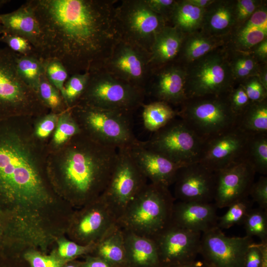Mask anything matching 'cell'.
<instances>
[{
    "label": "cell",
    "mask_w": 267,
    "mask_h": 267,
    "mask_svg": "<svg viewBox=\"0 0 267 267\" xmlns=\"http://www.w3.org/2000/svg\"><path fill=\"white\" fill-rule=\"evenodd\" d=\"M39 25L38 54L69 76L102 69L122 39L111 0H28Z\"/></svg>",
    "instance_id": "obj_1"
},
{
    "label": "cell",
    "mask_w": 267,
    "mask_h": 267,
    "mask_svg": "<svg viewBox=\"0 0 267 267\" xmlns=\"http://www.w3.org/2000/svg\"><path fill=\"white\" fill-rule=\"evenodd\" d=\"M117 155L118 149L101 144L82 132L67 143L62 155V172L77 199L92 201L102 195Z\"/></svg>",
    "instance_id": "obj_2"
},
{
    "label": "cell",
    "mask_w": 267,
    "mask_h": 267,
    "mask_svg": "<svg viewBox=\"0 0 267 267\" xmlns=\"http://www.w3.org/2000/svg\"><path fill=\"white\" fill-rule=\"evenodd\" d=\"M37 162L21 135L9 125L0 124V199L29 204L45 200L47 192Z\"/></svg>",
    "instance_id": "obj_3"
},
{
    "label": "cell",
    "mask_w": 267,
    "mask_h": 267,
    "mask_svg": "<svg viewBox=\"0 0 267 267\" xmlns=\"http://www.w3.org/2000/svg\"><path fill=\"white\" fill-rule=\"evenodd\" d=\"M175 200L169 187L148 182L120 215L117 225L152 238L171 223Z\"/></svg>",
    "instance_id": "obj_4"
},
{
    "label": "cell",
    "mask_w": 267,
    "mask_h": 267,
    "mask_svg": "<svg viewBox=\"0 0 267 267\" xmlns=\"http://www.w3.org/2000/svg\"><path fill=\"white\" fill-rule=\"evenodd\" d=\"M70 109L82 132L101 144L119 149L137 140L132 128L131 113L82 104Z\"/></svg>",
    "instance_id": "obj_5"
},
{
    "label": "cell",
    "mask_w": 267,
    "mask_h": 267,
    "mask_svg": "<svg viewBox=\"0 0 267 267\" xmlns=\"http://www.w3.org/2000/svg\"><path fill=\"white\" fill-rule=\"evenodd\" d=\"M16 53L0 48V122L21 115L41 114L47 108L37 91L20 77Z\"/></svg>",
    "instance_id": "obj_6"
},
{
    "label": "cell",
    "mask_w": 267,
    "mask_h": 267,
    "mask_svg": "<svg viewBox=\"0 0 267 267\" xmlns=\"http://www.w3.org/2000/svg\"><path fill=\"white\" fill-rule=\"evenodd\" d=\"M181 106L177 116L205 142L237 126L227 94L187 99Z\"/></svg>",
    "instance_id": "obj_7"
},
{
    "label": "cell",
    "mask_w": 267,
    "mask_h": 267,
    "mask_svg": "<svg viewBox=\"0 0 267 267\" xmlns=\"http://www.w3.org/2000/svg\"><path fill=\"white\" fill-rule=\"evenodd\" d=\"M89 73L86 89L76 104L129 113L143 105L144 88L119 80L103 68Z\"/></svg>",
    "instance_id": "obj_8"
},
{
    "label": "cell",
    "mask_w": 267,
    "mask_h": 267,
    "mask_svg": "<svg viewBox=\"0 0 267 267\" xmlns=\"http://www.w3.org/2000/svg\"><path fill=\"white\" fill-rule=\"evenodd\" d=\"M185 68L187 99L225 95L234 81L225 54L217 49L190 63Z\"/></svg>",
    "instance_id": "obj_9"
},
{
    "label": "cell",
    "mask_w": 267,
    "mask_h": 267,
    "mask_svg": "<svg viewBox=\"0 0 267 267\" xmlns=\"http://www.w3.org/2000/svg\"><path fill=\"white\" fill-rule=\"evenodd\" d=\"M177 117L153 132L149 139L140 141L141 144L182 165L199 162L205 142Z\"/></svg>",
    "instance_id": "obj_10"
},
{
    "label": "cell",
    "mask_w": 267,
    "mask_h": 267,
    "mask_svg": "<svg viewBox=\"0 0 267 267\" xmlns=\"http://www.w3.org/2000/svg\"><path fill=\"white\" fill-rule=\"evenodd\" d=\"M116 14L122 39L150 53L156 36L166 26L165 19L144 0H122Z\"/></svg>",
    "instance_id": "obj_11"
},
{
    "label": "cell",
    "mask_w": 267,
    "mask_h": 267,
    "mask_svg": "<svg viewBox=\"0 0 267 267\" xmlns=\"http://www.w3.org/2000/svg\"><path fill=\"white\" fill-rule=\"evenodd\" d=\"M128 147L118 149L115 166L101 195L114 209L119 218L148 182L132 157Z\"/></svg>",
    "instance_id": "obj_12"
},
{
    "label": "cell",
    "mask_w": 267,
    "mask_h": 267,
    "mask_svg": "<svg viewBox=\"0 0 267 267\" xmlns=\"http://www.w3.org/2000/svg\"><path fill=\"white\" fill-rule=\"evenodd\" d=\"M252 237H229L218 227L202 233L199 254L210 267H244Z\"/></svg>",
    "instance_id": "obj_13"
},
{
    "label": "cell",
    "mask_w": 267,
    "mask_h": 267,
    "mask_svg": "<svg viewBox=\"0 0 267 267\" xmlns=\"http://www.w3.org/2000/svg\"><path fill=\"white\" fill-rule=\"evenodd\" d=\"M201 235L171 223L152 238L157 248L161 267L196 260L199 254Z\"/></svg>",
    "instance_id": "obj_14"
},
{
    "label": "cell",
    "mask_w": 267,
    "mask_h": 267,
    "mask_svg": "<svg viewBox=\"0 0 267 267\" xmlns=\"http://www.w3.org/2000/svg\"><path fill=\"white\" fill-rule=\"evenodd\" d=\"M252 135L236 126L206 141L199 162L217 172L232 164L247 160Z\"/></svg>",
    "instance_id": "obj_15"
},
{
    "label": "cell",
    "mask_w": 267,
    "mask_h": 267,
    "mask_svg": "<svg viewBox=\"0 0 267 267\" xmlns=\"http://www.w3.org/2000/svg\"><path fill=\"white\" fill-rule=\"evenodd\" d=\"M149 65V53L121 39L102 68L119 80L143 88Z\"/></svg>",
    "instance_id": "obj_16"
},
{
    "label": "cell",
    "mask_w": 267,
    "mask_h": 267,
    "mask_svg": "<svg viewBox=\"0 0 267 267\" xmlns=\"http://www.w3.org/2000/svg\"><path fill=\"white\" fill-rule=\"evenodd\" d=\"M216 178V172L200 162L184 165L176 176L174 197L179 201L213 202Z\"/></svg>",
    "instance_id": "obj_17"
},
{
    "label": "cell",
    "mask_w": 267,
    "mask_h": 267,
    "mask_svg": "<svg viewBox=\"0 0 267 267\" xmlns=\"http://www.w3.org/2000/svg\"><path fill=\"white\" fill-rule=\"evenodd\" d=\"M256 173L247 160L216 172L214 202L218 208L228 207L233 203L249 197Z\"/></svg>",
    "instance_id": "obj_18"
},
{
    "label": "cell",
    "mask_w": 267,
    "mask_h": 267,
    "mask_svg": "<svg viewBox=\"0 0 267 267\" xmlns=\"http://www.w3.org/2000/svg\"><path fill=\"white\" fill-rule=\"evenodd\" d=\"M91 202L76 225V234L80 239L88 242V245L99 241L117 225L119 219L116 211L101 196Z\"/></svg>",
    "instance_id": "obj_19"
},
{
    "label": "cell",
    "mask_w": 267,
    "mask_h": 267,
    "mask_svg": "<svg viewBox=\"0 0 267 267\" xmlns=\"http://www.w3.org/2000/svg\"><path fill=\"white\" fill-rule=\"evenodd\" d=\"M130 153L148 182L169 187L174 184L182 165L143 146L137 140L129 146Z\"/></svg>",
    "instance_id": "obj_20"
},
{
    "label": "cell",
    "mask_w": 267,
    "mask_h": 267,
    "mask_svg": "<svg viewBox=\"0 0 267 267\" xmlns=\"http://www.w3.org/2000/svg\"><path fill=\"white\" fill-rule=\"evenodd\" d=\"M217 209L214 202L178 201L174 205L171 223L202 233L217 227Z\"/></svg>",
    "instance_id": "obj_21"
},
{
    "label": "cell",
    "mask_w": 267,
    "mask_h": 267,
    "mask_svg": "<svg viewBox=\"0 0 267 267\" xmlns=\"http://www.w3.org/2000/svg\"><path fill=\"white\" fill-rule=\"evenodd\" d=\"M186 79L185 67L177 65L167 66L158 74L153 85V93L158 101L169 105H181L187 100Z\"/></svg>",
    "instance_id": "obj_22"
},
{
    "label": "cell",
    "mask_w": 267,
    "mask_h": 267,
    "mask_svg": "<svg viewBox=\"0 0 267 267\" xmlns=\"http://www.w3.org/2000/svg\"><path fill=\"white\" fill-rule=\"evenodd\" d=\"M233 50L249 51L254 46L267 39V7L262 4L244 22L232 31Z\"/></svg>",
    "instance_id": "obj_23"
},
{
    "label": "cell",
    "mask_w": 267,
    "mask_h": 267,
    "mask_svg": "<svg viewBox=\"0 0 267 267\" xmlns=\"http://www.w3.org/2000/svg\"><path fill=\"white\" fill-rule=\"evenodd\" d=\"M235 0H215L205 9L201 31L217 38L231 34L236 26Z\"/></svg>",
    "instance_id": "obj_24"
},
{
    "label": "cell",
    "mask_w": 267,
    "mask_h": 267,
    "mask_svg": "<svg viewBox=\"0 0 267 267\" xmlns=\"http://www.w3.org/2000/svg\"><path fill=\"white\" fill-rule=\"evenodd\" d=\"M0 22L4 34L17 35L27 39L38 53L40 35L39 25L31 9L25 2L12 12L0 14Z\"/></svg>",
    "instance_id": "obj_25"
},
{
    "label": "cell",
    "mask_w": 267,
    "mask_h": 267,
    "mask_svg": "<svg viewBox=\"0 0 267 267\" xmlns=\"http://www.w3.org/2000/svg\"><path fill=\"white\" fill-rule=\"evenodd\" d=\"M123 231L127 266L161 267L157 248L153 239Z\"/></svg>",
    "instance_id": "obj_26"
},
{
    "label": "cell",
    "mask_w": 267,
    "mask_h": 267,
    "mask_svg": "<svg viewBox=\"0 0 267 267\" xmlns=\"http://www.w3.org/2000/svg\"><path fill=\"white\" fill-rule=\"evenodd\" d=\"M185 35L176 27L165 26L156 36L150 52V64H163L180 53Z\"/></svg>",
    "instance_id": "obj_27"
},
{
    "label": "cell",
    "mask_w": 267,
    "mask_h": 267,
    "mask_svg": "<svg viewBox=\"0 0 267 267\" xmlns=\"http://www.w3.org/2000/svg\"><path fill=\"white\" fill-rule=\"evenodd\" d=\"M98 257L111 267L126 265L124 231L118 225L94 245Z\"/></svg>",
    "instance_id": "obj_28"
},
{
    "label": "cell",
    "mask_w": 267,
    "mask_h": 267,
    "mask_svg": "<svg viewBox=\"0 0 267 267\" xmlns=\"http://www.w3.org/2000/svg\"><path fill=\"white\" fill-rule=\"evenodd\" d=\"M222 43V38L198 31L185 35L180 53L187 64L217 49Z\"/></svg>",
    "instance_id": "obj_29"
},
{
    "label": "cell",
    "mask_w": 267,
    "mask_h": 267,
    "mask_svg": "<svg viewBox=\"0 0 267 267\" xmlns=\"http://www.w3.org/2000/svg\"><path fill=\"white\" fill-rule=\"evenodd\" d=\"M205 11L187 0H177L170 17L174 26L187 35L200 30Z\"/></svg>",
    "instance_id": "obj_30"
},
{
    "label": "cell",
    "mask_w": 267,
    "mask_h": 267,
    "mask_svg": "<svg viewBox=\"0 0 267 267\" xmlns=\"http://www.w3.org/2000/svg\"><path fill=\"white\" fill-rule=\"evenodd\" d=\"M237 126L252 134H267V99L251 102L238 117Z\"/></svg>",
    "instance_id": "obj_31"
},
{
    "label": "cell",
    "mask_w": 267,
    "mask_h": 267,
    "mask_svg": "<svg viewBox=\"0 0 267 267\" xmlns=\"http://www.w3.org/2000/svg\"><path fill=\"white\" fill-rule=\"evenodd\" d=\"M142 116L145 128L153 133L177 117V111L169 104L157 101L144 105Z\"/></svg>",
    "instance_id": "obj_32"
},
{
    "label": "cell",
    "mask_w": 267,
    "mask_h": 267,
    "mask_svg": "<svg viewBox=\"0 0 267 267\" xmlns=\"http://www.w3.org/2000/svg\"><path fill=\"white\" fill-rule=\"evenodd\" d=\"M16 67L21 79L37 91L42 76L44 73V60L37 55L16 53Z\"/></svg>",
    "instance_id": "obj_33"
},
{
    "label": "cell",
    "mask_w": 267,
    "mask_h": 267,
    "mask_svg": "<svg viewBox=\"0 0 267 267\" xmlns=\"http://www.w3.org/2000/svg\"><path fill=\"white\" fill-rule=\"evenodd\" d=\"M228 61L234 82L239 83L249 77L257 76L262 66L249 51L233 50Z\"/></svg>",
    "instance_id": "obj_34"
},
{
    "label": "cell",
    "mask_w": 267,
    "mask_h": 267,
    "mask_svg": "<svg viewBox=\"0 0 267 267\" xmlns=\"http://www.w3.org/2000/svg\"><path fill=\"white\" fill-rule=\"evenodd\" d=\"M247 160L256 173L267 174V134H252L248 145Z\"/></svg>",
    "instance_id": "obj_35"
},
{
    "label": "cell",
    "mask_w": 267,
    "mask_h": 267,
    "mask_svg": "<svg viewBox=\"0 0 267 267\" xmlns=\"http://www.w3.org/2000/svg\"><path fill=\"white\" fill-rule=\"evenodd\" d=\"M253 203L249 197L233 203L228 207L225 214L219 217L217 227L222 230L228 229L235 224H243Z\"/></svg>",
    "instance_id": "obj_36"
},
{
    "label": "cell",
    "mask_w": 267,
    "mask_h": 267,
    "mask_svg": "<svg viewBox=\"0 0 267 267\" xmlns=\"http://www.w3.org/2000/svg\"><path fill=\"white\" fill-rule=\"evenodd\" d=\"M81 133L80 127L72 115L70 109H68L59 114L53 134V143L57 146L67 143Z\"/></svg>",
    "instance_id": "obj_37"
},
{
    "label": "cell",
    "mask_w": 267,
    "mask_h": 267,
    "mask_svg": "<svg viewBox=\"0 0 267 267\" xmlns=\"http://www.w3.org/2000/svg\"><path fill=\"white\" fill-rule=\"evenodd\" d=\"M37 92L44 105L53 111L62 112L69 109L60 92L47 80L44 73L41 78Z\"/></svg>",
    "instance_id": "obj_38"
},
{
    "label": "cell",
    "mask_w": 267,
    "mask_h": 267,
    "mask_svg": "<svg viewBox=\"0 0 267 267\" xmlns=\"http://www.w3.org/2000/svg\"><path fill=\"white\" fill-rule=\"evenodd\" d=\"M243 224L246 236L252 238L256 236L261 242H267V210L260 207L252 208Z\"/></svg>",
    "instance_id": "obj_39"
},
{
    "label": "cell",
    "mask_w": 267,
    "mask_h": 267,
    "mask_svg": "<svg viewBox=\"0 0 267 267\" xmlns=\"http://www.w3.org/2000/svg\"><path fill=\"white\" fill-rule=\"evenodd\" d=\"M89 72L77 73L69 76L64 87L63 99L69 108L75 105L85 90Z\"/></svg>",
    "instance_id": "obj_40"
},
{
    "label": "cell",
    "mask_w": 267,
    "mask_h": 267,
    "mask_svg": "<svg viewBox=\"0 0 267 267\" xmlns=\"http://www.w3.org/2000/svg\"><path fill=\"white\" fill-rule=\"evenodd\" d=\"M44 65L46 79L60 92L63 96L64 85L70 76L66 68L56 59L44 60Z\"/></svg>",
    "instance_id": "obj_41"
},
{
    "label": "cell",
    "mask_w": 267,
    "mask_h": 267,
    "mask_svg": "<svg viewBox=\"0 0 267 267\" xmlns=\"http://www.w3.org/2000/svg\"><path fill=\"white\" fill-rule=\"evenodd\" d=\"M244 267H267V242H252L245 259Z\"/></svg>",
    "instance_id": "obj_42"
},
{
    "label": "cell",
    "mask_w": 267,
    "mask_h": 267,
    "mask_svg": "<svg viewBox=\"0 0 267 267\" xmlns=\"http://www.w3.org/2000/svg\"><path fill=\"white\" fill-rule=\"evenodd\" d=\"M0 42L5 44L8 48L15 53L26 55L39 56L32 44L22 37L4 34L0 37Z\"/></svg>",
    "instance_id": "obj_43"
},
{
    "label": "cell",
    "mask_w": 267,
    "mask_h": 267,
    "mask_svg": "<svg viewBox=\"0 0 267 267\" xmlns=\"http://www.w3.org/2000/svg\"><path fill=\"white\" fill-rule=\"evenodd\" d=\"M227 98L231 110L238 117L248 107L251 102L243 86L239 84L233 87L227 93Z\"/></svg>",
    "instance_id": "obj_44"
},
{
    "label": "cell",
    "mask_w": 267,
    "mask_h": 267,
    "mask_svg": "<svg viewBox=\"0 0 267 267\" xmlns=\"http://www.w3.org/2000/svg\"><path fill=\"white\" fill-rule=\"evenodd\" d=\"M243 87L251 102L267 99V89L260 82L257 76H252L239 83Z\"/></svg>",
    "instance_id": "obj_45"
},
{
    "label": "cell",
    "mask_w": 267,
    "mask_h": 267,
    "mask_svg": "<svg viewBox=\"0 0 267 267\" xmlns=\"http://www.w3.org/2000/svg\"><path fill=\"white\" fill-rule=\"evenodd\" d=\"M262 4V2L261 0H235L234 11L236 22V27L249 19Z\"/></svg>",
    "instance_id": "obj_46"
},
{
    "label": "cell",
    "mask_w": 267,
    "mask_h": 267,
    "mask_svg": "<svg viewBox=\"0 0 267 267\" xmlns=\"http://www.w3.org/2000/svg\"><path fill=\"white\" fill-rule=\"evenodd\" d=\"M94 245H83L72 241H63L59 244L58 254L62 259H69L93 249Z\"/></svg>",
    "instance_id": "obj_47"
},
{
    "label": "cell",
    "mask_w": 267,
    "mask_h": 267,
    "mask_svg": "<svg viewBox=\"0 0 267 267\" xmlns=\"http://www.w3.org/2000/svg\"><path fill=\"white\" fill-rule=\"evenodd\" d=\"M249 196L254 202H256L259 207L267 210V177L262 176L252 184Z\"/></svg>",
    "instance_id": "obj_48"
},
{
    "label": "cell",
    "mask_w": 267,
    "mask_h": 267,
    "mask_svg": "<svg viewBox=\"0 0 267 267\" xmlns=\"http://www.w3.org/2000/svg\"><path fill=\"white\" fill-rule=\"evenodd\" d=\"M25 258L31 267H61L63 260L53 256H45L38 253L29 252Z\"/></svg>",
    "instance_id": "obj_49"
},
{
    "label": "cell",
    "mask_w": 267,
    "mask_h": 267,
    "mask_svg": "<svg viewBox=\"0 0 267 267\" xmlns=\"http://www.w3.org/2000/svg\"><path fill=\"white\" fill-rule=\"evenodd\" d=\"M59 116V114L56 113L44 116L36 127L35 134L37 137L42 139L47 137L55 130Z\"/></svg>",
    "instance_id": "obj_50"
},
{
    "label": "cell",
    "mask_w": 267,
    "mask_h": 267,
    "mask_svg": "<svg viewBox=\"0 0 267 267\" xmlns=\"http://www.w3.org/2000/svg\"><path fill=\"white\" fill-rule=\"evenodd\" d=\"M149 7L155 13L165 19L171 16L177 0H144Z\"/></svg>",
    "instance_id": "obj_51"
},
{
    "label": "cell",
    "mask_w": 267,
    "mask_h": 267,
    "mask_svg": "<svg viewBox=\"0 0 267 267\" xmlns=\"http://www.w3.org/2000/svg\"><path fill=\"white\" fill-rule=\"evenodd\" d=\"M249 52L259 62L267 63V39L258 44Z\"/></svg>",
    "instance_id": "obj_52"
},
{
    "label": "cell",
    "mask_w": 267,
    "mask_h": 267,
    "mask_svg": "<svg viewBox=\"0 0 267 267\" xmlns=\"http://www.w3.org/2000/svg\"><path fill=\"white\" fill-rule=\"evenodd\" d=\"M84 267H111L106 262L99 257L91 259L86 263Z\"/></svg>",
    "instance_id": "obj_53"
},
{
    "label": "cell",
    "mask_w": 267,
    "mask_h": 267,
    "mask_svg": "<svg viewBox=\"0 0 267 267\" xmlns=\"http://www.w3.org/2000/svg\"><path fill=\"white\" fill-rule=\"evenodd\" d=\"M164 267H210L203 260H195L186 264Z\"/></svg>",
    "instance_id": "obj_54"
},
{
    "label": "cell",
    "mask_w": 267,
    "mask_h": 267,
    "mask_svg": "<svg viewBox=\"0 0 267 267\" xmlns=\"http://www.w3.org/2000/svg\"><path fill=\"white\" fill-rule=\"evenodd\" d=\"M260 82L267 89V63L261 66L257 76Z\"/></svg>",
    "instance_id": "obj_55"
},
{
    "label": "cell",
    "mask_w": 267,
    "mask_h": 267,
    "mask_svg": "<svg viewBox=\"0 0 267 267\" xmlns=\"http://www.w3.org/2000/svg\"><path fill=\"white\" fill-rule=\"evenodd\" d=\"M187 1L195 6L206 9L213 3L215 0H187Z\"/></svg>",
    "instance_id": "obj_56"
},
{
    "label": "cell",
    "mask_w": 267,
    "mask_h": 267,
    "mask_svg": "<svg viewBox=\"0 0 267 267\" xmlns=\"http://www.w3.org/2000/svg\"><path fill=\"white\" fill-rule=\"evenodd\" d=\"M4 34V31L3 26L0 22V34L3 35Z\"/></svg>",
    "instance_id": "obj_57"
},
{
    "label": "cell",
    "mask_w": 267,
    "mask_h": 267,
    "mask_svg": "<svg viewBox=\"0 0 267 267\" xmlns=\"http://www.w3.org/2000/svg\"><path fill=\"white\" fill-rule=\"evenodd\" d=\"M6 0H0V6L6 2Z\"/></svg>",
    "instance_id": "obj_58"
},
{
    "label": "cell",
    "mask_w": 267,
    "mask_h": 267,
    "mask_svg": "<svg viewBox=\"0 0 267 267\" xmlns=\"http://www.w3.org/2000/svg\"><path fill=\"white\" fill-rule=\"evenodd\" d=\"M66 267H77L74 265H69L67 266Z\"/></svg>",
    "instance_id": "obj_59"
}]
</instances>
